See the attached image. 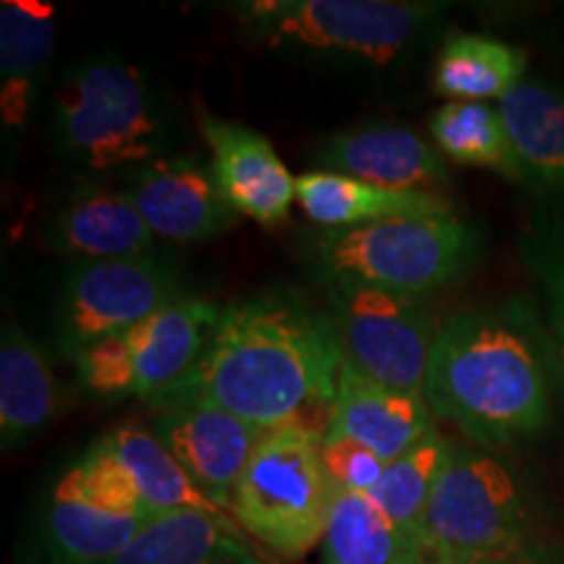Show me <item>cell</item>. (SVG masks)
Instances as JSON below:
<instances>
[{
  "instance_id": "1",
  "label": "cell",
  "mask_w": 564,
  "mask_h": 564,
  "mask_svg": "<svg viewBox=\"0 0 564 564\" xmlns=\"http://www.w3.org/2000/svg\"><path fill=\"white\" fill-rule=\"evenodd\" d=\"M327 314L282 293L223 306L204 356L183 384L154 400L223 408L262 432L327 434L343 371Z\"/></svg>"
},
{
  "instance_id": "2",
  "label": "cell",
  "mask_w": 564,
  "mask_h": 564,
  "mask_svg": "<svg viewBox=\"0 0 564 564\" xmlns=\"http://www.w3.org/2000/svg\"><path fill=\"white\" fill-rule=\"evenodd\" d=\"M423 398L481 447L544 432L552 419V348L535 316L512 303L444 319Z\"/></svg>"
},
{
  "instance_id": "3",
  "label": "cell",
  "mask_w": 564,
  "mask_h": 564,
  "mask_svg": "<svg viewBox=\"0 0 564 564\" xmlns=\"http://www.w3.org/2000/svg\"><path fill=\"white\" fill-rule=\"evenodd\" d=\"M53 137L70 162L108 173L165 158L173 131L137 66L118 55H89L55 87Z\"/></svg>"
},
{
  "instance_id": "4",
  "label": "cell",
  "mask_w": 564,
  "mask_h": 564,
  "mask_svg": "<svg viewBox=\"0 0 564 564\" xmlns=\"http://www.w3.org/2000/svg\"><path fill=\"white\" fill-rule=\"evenodd\" d=\"M481 238L455 212L392 217L348 230H322L312 257L327 282H358L429 301L474 270Z\"/></svg>"
},
{
  "instance_id": "5",
  "label": "cell",
  "mask_w": 564,
  "mask_h": 564,
  "mask_svg": "<svg viewBox=\"0 0 564 564\" xmlns=\"http://www.w3.org/2000/svg\"><path fill=\"white\" fill-rule=\"evenodd\" d=\"M322 434L267 432L230 499L236 523L285 560L322 544L337 489L322 468Z\"/></svg>"
},
{
  "instance_id": "6",
  "label": "cell",
  "mask_w": 564,
  "mask_h": 564,
  "mask_svg": "<svg viewBox=\"0 0 564 564\" xmlns=\"http://www.w3.org/2000/svg\"><path fill=\"white\" fill-rule=\"evenodd\" d=\"M528 497L502 457L486 449H455L436 478L423 544L429 556L489 564L525 549Z\"/></svg>"
},
{
  "instance_id": "7",
  "label": "cell",
  "mask_w": 564,
  "mask_h": 564,
  "mask_svg": "<svg viewBox=\"0 0 564 564\" xmlns=\"http://www.w3.org/2000/svg\"><path fill=\"white\" fill-rule=\"evenodd\" d=\"M220 314L215 301L183 295L150 319L76 352L82 387L108 400L165 398L196 369Z\"/></svg>"
},
{
  "instance_id": "8",
  "label": "cell",
  "mask_w": 564,
  "mask_h": 564,
  "mask_svg": "<svg viewBox=\"0 0 564 564\" xmlns=\"http://www.w3.org/2000/svg\"><path fill=\"white\" fill-rule=\"evenodd\" d=\"M436 13L440 6L408 0H257L238 9L267 45L337 53L379 66L411 47Z\"/></svg>"
},
{
  "instance_id": "9",
  "label": "cell",
  "mask_w": 564,
  "mask_h": 564,
  "mask_svg": "<svg viewBox=\"0 0 564 564\" xmlns=\"http://www.w3.org/2000/svg\"><path fill=\"white\" fill-rule=\"evenodd\" d=\"M327 319L350 369L392 390L423 394L442 327L429 301L358 282H329Z\"/></svg>"
},
{
  "instance_id": "10",
  "label": "cell",
  "mask_w": 564,
  "mask_h": 564,
  "mask_svg": "<svg viewBox=\"0 0 564 564\" xmlns=\"http://www.w3.org/2000/svg\"><path fill=\"white\" fill-rule=\"evenodd\" d=\"M188 295L181 274L152 257L79 262L63 280L55 303V335L70 358L89 345L150 319Z\"/></svg>"
},
{
  "instance_id": "11",
  "label": "cell",
  "mask_w": 564,
  "mask_h": 564,
  "mask_svg": "<svg viewBox=\"0 0 564 564\" xmlns=\"http://www.w3.org/2000/svg\"><path fill=\"white\" fill-rule=\"evenodd\" d=\"M152 432L204 494L230 514L236 484L267 432L223 408L196 400H162Z\"/></svg>"
},
{
  "instance_id": "12",
  "label": "cell",
  "mask_w": 564,
  "mask_h": 564,
  "mask_svg": "<svg viewBox=\"0 0 564 564\" xmlns=\"http://www.w3.org/2000/svg\"><path fill=\"white\" fill-rule=\"evenodd\" d=\"M141 220L154 238L173 243H202L236 223L238 212L225 202L212 167L194 158H158L133 167L126 178Z\"/></svg>"
},
{
  "instance_id": "13",
  "label": "cell",
  "mask_w": 564,
  "mask_h": 564,
  "mask_svg": "<svg viewBox=\"0 0 564 564\" xmlns=\"http://www.w3.org/2000/svg\"><path fill=\"white\" fill-rule=\"evenodd\" d=\"M202 133L212 152V175L238 215L278 228L295 202V178L282 165L270 139L243 123L223 121L202 110Z\"/></svg>"
},
{
  "instance_id": "14",
  "label": "cell",
  "mask_w": 564,
  "mask_h": 564,
  "mask_svg": "<svg viewBox=\"0 0 564 564\" xmlns=\"http://www.w3.org/2000/svg\"><path fill=\"white\" fill-rule=\"evenodd\" d=\"M152 241L129 194L105 183L76 186L53 212L45 232L47 249L76 264L147 257Z\"/></svg>"
},
{
  "instance_id": "15",
  "label": "cell",
  "mask_w": 564,
  "mask_h": 564,
  "mask_svg": "<svg viewBox=\"0 0 564 564\" xmlns=\"http://www.w3.org/2000/svg\"><path fill=\"white\" fill-rule=\"evenodd\" d=\"M322 171L348 175L394 192H432L447 186L442 152L403 126H361L337 133L316 152Z\"/></svg>"
},
{
  "instance_id": "16",
  "label": "cell",
  "mask_w": 564,
  "mask_h": 564,
  "mask_svg": "<svg viewBox=\"0 0 564 564\" xmlns=\"http://www.w3.org/2000/svg\"><path fill=\"white\" fill-rule=\"evenodd\" d=\"M432 432L434 413L423 394L392 390L343 364L327 434L348 436L379 460L392 463Z\"/></svg>"
},
{
  "instance_id": "17",
  "label": "cell",
  "mask_w": 564,
  "mask_h": 564,
  "mask_svg": "<svg viewBox=\"0 0 564 564\" xmlns=\"http://www.w3.org/2000/svg\"><path fill=\"white\" fill-rule=\"evenodd\" d=\"M58 11L45 0L0 3V118L19 131L37 102L58 40Z\"/></svg>"
},
{
  "instance_id": "18",
  "label": "cell",
  "mask_w": 564,
  "mask_h": 564,
  "mask_svg": "<svg viewBox=\"0 0 564 564\" xmlns=\"http://www.w3.org/2000/svg\"><path fill=\"white\" fill-rule=\"evenodd\" d=\"M295 204L324 230H348L392 217L449 215L453 204L432 192H394L373 183L327 171H312L295 178Z\"/></svg>"
},
{
  "instance_id": "19",
  "label": "cell",
  "mask_w": 564,
  "mask_h": 564,
  "mask_svg": "<svg viewBox=\"0 0 564 564\" xmlns=\"http://www.w3.org/2000/svg\"><path fill=\"white\" fill-rule=\"evenodd\" d=\"M525 186L564 202V91L523 82L497 102Z\"/></svg>"
},
{
  "instance_id": "20",
  "label": "cell",
  "mask_w": 564,
  "mask_h": 564,
  "mask_svg": "<svg viewBox=\"0 0 564 564\" xmlns=\"http://www.w3.org/2000/svg\"><path fill=\"white\" fill-rule=\"evenodd\" d=\"M110 564H262L238 541L232 520L199 510L160 512Z\"/></svg>"
},
{
  "instance_id": "21",
  "label": "cell",
  "mask_w": 564,
  "mask_h": 564,
  "mask_svg": "<svg viewBox=\"0 0 564 564\" xmlns=\"http://www.w3.org/2000/svg\"><path fill=\"white\" fill-rule=\"evenodd\" d=\"M100 444L123 465L137 486L141 502L152 514L173 510H199L212 518L230 520L220 505L212 502L199 484L186 474L160 436L137 423L116 426Z\"/></svg>"
},
{
  "instance_id": "22",
  "label": "cell",
  "mask_w": 564,
  "mask_h": 564,
  "mask_svg": "<svg viewBox=\"0 0 564 564\" xmlns=\"http://www.w3.org/2000/svg\"><path fill=\"white\" fill-rule=\"evenodd\" d=\"M58 408V384L45 352L17 322L3 324L0 343V436L3 447L32 440Z\"/></svg>"
},
{
  "instance_id": "23",
  "label": "cell",
  "mask_w": 564,
  "mask_h": 564,
  "mask_svg": "<svg viewBox=\"0 0 564 564\" xmlns=\"http://www.w3.org/2000/svg\"><path fill=\"white\" fill-rule=\"evenodd\" d=\"M154 514L110 512L55 484L45 512V541L55 564H110Z\"/></svg>"
},
{
  "instance_id": "24",
  "label": "cell",
  "mask_w": 564,
  "mask_h": 564,
  "mask_svg": "<svg viewBox=\"0 0 564 564\" xmlns=\"http://www.w3.org/2000/svg\"><path fill=\"white\" fill-rule=\"evenodd\" d=\"M324 564H423L426 544L408 533L366 494L337 491L322 539Z\"/></svg>"
},
{
  "instance_id": "25",
  "label": "cell",
  "mask_w": 564,
  "mask_h": 564,
  "mask_svg": "<svg viewBox=\"0 0 564 564\" xmlns=\"http://www.w3.org/2000/svg\"><path fill=\"white\" fill-rule=\"evenodd\" d=\"M528 58L520 47L484 34H453L434 63V91L449 102L502 100L525 82Z\"/></svg>"
},
{
  "instance_id": "26",
  "label": "cell",
  "mask_w": 564,
  "mask_h": 564,
  "mask_svg": "<svg viewBox=\"0 0 564 564\" xmlns=\"http://www.w3.org/2000/svg\"><path fill=\"white\" fill-rule=\"evenodd\" d=\"M436 150L457 165L484 167L502 178L525 186L523 167L512 150L497 105L486 102H447L429 121Z\"/></svg>"
},
{
  "instance_id": "27",
  "label": "cell",
  "mask_w": 564,
  "mask_h": 564,
  "mask_svg": "<svg viewBox=\"0 0 564 564\" xmlns=\"http://www.w3.org/2000/svg\"><path fill=\"white\" fill-rule=\"evenodd\" d=\"M449 453H453L449 442L440 432H432L413 449H408L403 457L387 463L379 484L366 497L392 523L423 539V518H426L429 499H432L434 484Z\"/></svg>"
},
{
  "instance_id": "28",
  "label": "cell",
  "mask_w": 564,
  "mask_h": 564,
  "mask_svg": "<svg viewBox=\"0 0 564 564\" xmlns=\"http://www.w3.org/2000/svg\"><path fill=\"white\" fill-rule=\"evenodd\" d=\"M523 262L544 293L549 324L556 340V352L564 371V202L533 217L523 241Z\"/></svg>"
},
{
  "instance_id": "29",
  "label": "cell",
  "mask_w": 564,
  "mask_h": 564,
  "mask_svg": "<svg viewBox=\"0 0 564 564\" xmlns=\"http://www.w3.org/2000/svg\"><path fill=\"white\" fill-rule=\"evenodd\" d=\"M61 489L110 512H150L123 465L100 442L58 478ZM152 514V512H150Z\"/></svg>"
},
{
  "instance_id": "30",
  "label": "cell",
  "mask_w": 564,
  "mask_h": 564,
  "mask_svg": "<svg viewBox=\"0 0 564 564\" xmlns=\"http://www.w3.org/2000/svg\"><path fill=\"white\" fill-rule=\"evenodd\" d=\"M319 457L324 474L329 476L337 491L345 494H369L379 484L387 465L364 444L335 434L322 436Z\"/></svg>"
},
{
  "instance_id": "31",
  "label": "cell",
  "mask_w": 564,
  "mask_h": 564,
  "mask_svg": "<svg viewBox=\"0 0 564 564\" xmlns=\"http://www.w3.org/2000/svg\"><path fill=\"white\" fill-rule=\"evenodd\" d=\"M489 564H560V562H556L552 554L533 552V549L525 546V549H520V552L505 556V560H497V562H489Z\"/></svg>"
},
{
  "instance_id": "32",
  "label": "cell",
  "mask_w": 564,
  "mask_h": 564,
  "mask_svg": "<svg viewBox=\"0 0 564 564\" xmlns=\"http://www.w3.org/2000/svg\"><path fill=\"white\" fill-rule=\"evenodd\" d=\"M423 564H465V562H455V560H440V556H429Z\"/></svg>"
}]
</instances>
